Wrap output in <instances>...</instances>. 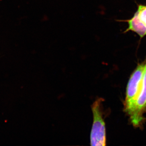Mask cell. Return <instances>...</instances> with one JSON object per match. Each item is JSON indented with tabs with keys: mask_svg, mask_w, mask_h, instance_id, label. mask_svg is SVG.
<instances>
[{
	"mask_svg": "<svg viewBox=\"0 0 146 146\" xmlns=\"http://www.w3.org/2000/svg\"><path fill=\"white\" fill-rule=\"evenodd\" d=\"M146 63H142L137 66L127 84L124 104L125 111L129 117L133 115L136 101L142 91Z\"/></svg>",
	"mask_w": 146,
	"mask_h": 146,
	"instance_id": "cell-1",
	"label": "cell"
},
{
	"mask_svg": "<svg viewBox=\"0 0 146 146\" xmlns=\"http://www.w3.org/2000/svg\"><path fill=\"white\" fill-rule=\"evenodd\" d=\"M104 100L98 98L91 106L93 123L90 136L91 145H106L105 123L103 116L102 104Z\"/></svg>",
	"mask_w": 146,
	"mask_h": 146,
	"instance_id": "cell-2",
	"label": "cell"
},
{
	"mask_svg": "<svg viewBox=\"0 0 146 146\" xmlns=\"http://www.w3.org/2000/svg\"><path fill=\"white\" fill-rule=\"evenodd\" d=\"M146 109V63L143 79V87L136 101L135 110L130 117L131 121L135 126H139L143 121L144 112Z\"/></svg>",
	"mask_w": 146,
	"mask_h": 146,
	"instance_id": "cell-3",
	"label": "cell"
},
{
	"mask_svg": "<svg viewBox=\"0 0 146 146\" xmlns=\"http://www.w3.org/2000/svg\"><path fill=\"white\" fill-rule=\"evenodd\" d=\"M125 21L127 22L128 27L124 32V33L129 31H133L137 33L141 38L146 35V26L139 18L137 11L131 19Z\"/></svg>",
	"mask_w": 146,
	"mask_h": 146,
	"instance_id": "cell-4",
	"label": "cell"
},
{
	"mask_svg": "<svg viewBox=\"0 0 146 146\" xmlns=\"http://www.w3.org/2000/svg\"><path fill=\"white\" fill-rule=\"evenodd\" d=\"M137 11L140 20L146 26V6H138Z\"/></svg>",
	"mask_w": 146,
	"mask_h": 146,
	"instance_id": "cell-5",
	"label": "cell"
}]
</instances>
